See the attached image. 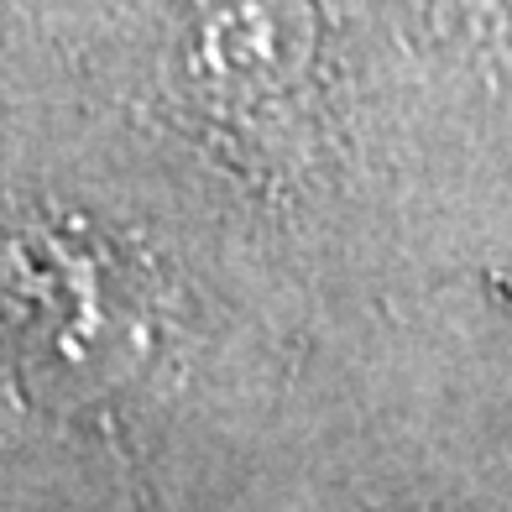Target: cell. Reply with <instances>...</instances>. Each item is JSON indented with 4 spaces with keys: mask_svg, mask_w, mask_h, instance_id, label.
<instances>
[{
    "mask_svg": "<svg viewBox=\"0 0 512 512\" xmlns=\"http://www.w3.org/2000/svg\"><path fill=\"white\" fill-rule=\"evenodd\" d=\"M189 53L220 100H283L309 58V0H189Z\"/></svg>",
    "mask_w": 512,
    "mask_h": 512,
    "instance_id": "2",
    "label": "cell"
},
{
    "mask_svg": "<svg viewBox=\"0 0 512 512\" xmlns=\"http://www.w3.org/2000/svg\"><path fill=\"white\" fill-rule=\"evenodd\" d=\"M0 345L32 387L84 398L142 361L147 319L110 251L21 225L0 236Z\"/></svg>",
    "mask_w": 512,
    "mask_h": 512,
    "instance_id": "1",
    "label": "cell"
}]
</instances>
